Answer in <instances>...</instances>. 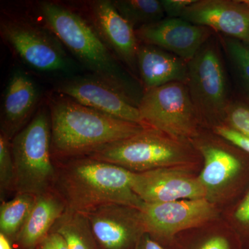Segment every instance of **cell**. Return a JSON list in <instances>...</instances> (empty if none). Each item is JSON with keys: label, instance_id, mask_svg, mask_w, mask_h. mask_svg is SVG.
<instances>
[{"label": "cell", "instance_id": "5b68a950", "mask_svg": "<svg viewBox=\"0 0 249 249\" xmlns=\"http://www.w3.org/2000/svg\"><path fill=\"white\" fill-rule=\"evenodd\" d=\"M191 142L202 158L198 178L205 199L222 212L245 193L249 163L243 150L213 132L204 130Z\"/></svg>", "mask_w": 249, "mask_h": 249}, {"label": "cell", "instance_id": "44dd1931", "mask_svg": "<svg viewBox=\"0 0 249 249\" xmlns=\"http://www.w3.org/2000/svg\"><path fill=\"white\" fill-rule=\"evenodd\" d=\"M52 231L65 237L70 249H101L84 214L67 209L54 224Z\"/></svg>", "mask_w": 249, "mask_h": 249}, {"label": "cell", "instance_id": "4dcf8cb0", "mask_svg": "<svg viewBox=\"0 0 249 249\" xmlns=\"http://www.w3.org/2000/svg\"><path fill=\"white\" fill-rule=\"evenodd\" d=\"M135 249H166L162 247L160 244L157 243L155 240H152L150 236L147 233L142 236L137 248Z\"/></svg>", "mask_w": 249, "mask_h": 249}, {"label": "cell", "instance_id": "2e32d148", "mask_svg": "<svg viewBox=\"0 0 249 249\" xmlns=\"http://www.w3.org/2000/svg\"><path fill=\"white\" fill-rule=\"evenodd\" d=\"M181 18L249 42V6L243 1L196 0Z\"/></svg>", "mask_w": 249, "mask_h": 249}, {"label": "cell", "instance_id": "d6a6232c", "mask_svg": "<svg viewBox=\"0 0 249 249\" xmlns=\"http://www.w3.org/2000/svg\"><path fill=\"white\" fill-rule=\"evenodd\" d=\"M243 1L245 3V4H247L248 5V6H249V0H244Z\"/></svg>", "mask_w": 249, "mask_h": 249}, {"label": "cell", "instance_id": "6da1fadb", "mask_svg": "<svg viewBox=\"0 0 249 249\" xmlns=\"http://www.w3.org/2000/svg\"><path fill=\"white\" fill-rule=\"evenodd\" d=\"M49 109L52 156L58 160L85 157L149 127L107 115L61 94L51 100Z\"/></svg>", "mask_w": 249, "mask_h": 249}, {"label": "cell", "instance_id": "ac0fdd59", "mask_svg": "<svg viewBox=\"0 0 249 249\" xmlns=\"http://www.w3.org/2000/svg\"><path fill=\"white\" fill-rule=\"evenodd\" d=\"M137 62L145 91L173 82L186 83L188 63L163 49L139 44Z\"/></svg>", "mask_w": 249, "mask_h": 249}, {"label": "cell", "instance_id": "4fadbf2b", "mask_svg": "<svg viewBox=\"0 0 249 249\" xmlns=\"http://www.w3.org/2000/svg\"><path fill=\"white\" fill-rule=\"evenodd\" d=\"M199 173L187 168H163L133 173L132 189L146 204L205 198L204 188L198 178Z\"/></svg>", "mask_w": 249, "mask_h": 249}, {"label": "cell", "instance_id": "7c38bea8", "mask_svg": "<svg viewBox=\"0 0 249 249\" xmlns=\"http://www.w3.org/2000/svg\"><path fill=\"white\" fill-rule=\"evenodd\" d=\"M55 90L59 94L71 98L87 107L147 127L142 122L137 105L119 90L96 77H73L60 82Z\"/></svg>", "mask_w": 249, "mask_h": 249}, {"label": "cell", "instance_id": "8992f818", "mask_svg": "<svg viewBox=\"0 0 249 249\" xmlns=\"http://www.w3.org/2000/svg\"><path fill=\"white\" fill-rule=\"evenodd\" d=\"M15 193L38 196L54 189L56 168L52 152L49 109L40 108L11 141Z\"/></svg>", "mask_w": 249, "mask_h": 249}, {"label": "cell", "instance_id": "e0dca14e", "mask_svg": "<svg viewBox=\"0 0 249 249\" xmlns=\"http://www.w3.org/2000/svg\"><path fill=\"white\" fill-rule=\"evenodd\" d=\"M39 91L30 76L16 70L5 89L1 113V134L12 141L27 124L38 103Z\"/></svg>", "mask_w": 249, "mask_h": 249}, {"label": "cell", "instance_id": "4316f807", "mask_svg": "<svg viewBox=\"0 0 249 249\" xmlns=\"http://www.w3.org/2000/svg\"><path fill=\"white\" fill-rule=\"evenodd\" d=\"M227 48L249 93V49L235 40L227 41Z\"/></svg>", "mask_w": 249, "mask_h": 249}, {"label": "cell", "instance_id": "5bb4252c", "mask_svg": "<svg viewBox=\"0 0 249 249\" xmlns=\"http://www.w3.org/2000/svg\"><path fill=\"white\" fill-rule=\"evenodd\" d=\"M142 44L165 49L188 63L211 36L210 28L196 25L182 18H167L135 30Z\"/></svg>", "mask_w": 249, "mask_h": 249}, {"label": "cell", "instance_id": "ffe728a7", "mask_svg": "<svg viewBox=\"0 0 249 249\" xmlns=\"http://www.w3.org/2000/svg\"><path fill=\"white\" fill-rule=\"evenodd\" d=\"M166 249H242L238 237L222 217L180 232Z\"/></svg>", "mask_w": 249, "mask_h": 249}, {"label": "cell", "instance_id": "603a6c76", "mask_svg": "<svg viewBox=\"0 0 249 249\" xmlns=\"http://www.w3.org/2000/svg\"><path fill=\"white\" fill-rule=\"evenodd\" d=\"M116 10L134 29L162 20L165 12L158 0H116Z\"/></svg>", "mask_w": 249, "mask_h": 249}, {"label": "cell", "instance_id": "30bf717a", "mask_svg": "<svg viewBox=\"0 0 249 249\" xmlns=\"http://www.w3.org/2000/svg\"><path fill=\"white\" fill-rule=\"evenodd\" d=\"M0 32L29 67L42 72L65 71L70 62L60 40L41 28L18 19L1 21Z\"/></svg>", "mask_w": 249, "mask_h": 249}, {"label": "cell", "instance_id": "83f0119b", "mask_svg": "<svg viewBox=\"0 0 249 249\" xmlns=\"http://www.w3.org/2000/svg\"><path fill=\"white\" fill-rule=\"evenodd\" d=\"M212 132L249 154V139L237 133L233 129L222 124L213 127Z\"/></svg>", "mask_w": 249, "mask_h": 249}, {"label": "cell", "instance_id": "7402d4cb", "mask_svg": "<svg viewBox=\"0 0 249 249\" xmlns=\"http://www.w3.org/2000/svg\"><path fill=\"white\" fill-rule=\"evenodd\" d=\"M36 199L34 195L20 193L11 200L1 202L0 233L8 237L14 245L31 213Z\"/></svg>", "mask_w": 249, "mask_h": 249}, {"label": "cell", "instance_id": "d4e9b609", "mask_svg": "<svg viewBox=\"0 0 249 249\" xmlns=\"http://www.w3.org/2000/svg\"><path fill=\"white\" fill-rule=\"evenodd\" d=\"M16 172L11 141L0 134V192L2 196L6 193L15 192Z\"/></svg>", "mask_w": 249, "mask_h": 249}, {"label": "cell", "instance_id": "52a82bcc", "mask_svg": "<svg viewBox=\"0 0 249 249\" xmlns=\"http://www.w3.org/2000/svg\"><path fill=\"white\" fill-rule=\"evenodd\" d=\"M138 108L145 126L173 138L191 142L204 130L186 83L173 82L144 91Z\"/></svg>", "mask_w": 249, "mask_h": 249}, {"label": "cell", "instance_id": "7a4b0ae2", "mask_svg": "<svg viewBox=\"0 0 249 249\" xmlns=\"http://www.w3.org/2000/svg\"><path fill=\"white\" fill-rule=\"evenodd\" d=\"M54 189L67 209L82 214L118 204L140 209L142 199L132 189L133 173L118 165L88 157L58 160Z\"/></svg>", "mask_w": 249, "mask_h": 249}, {"label": "cell", "instance_id": "9c48e42d", "mask_svg": "<svg viewBox=\"0 0 249 249\" xmlns=\"http://www.w3.org/2000/svg\"><path fill=\"white\" fill-rule=\"evenodd\" d=\"M146 233L166 249L180 232L221 217V211L205 198L146 204L140 208Z\"/></svg>", "mask_w": 249, "mask_h": 249}, {"label": "cell", "instance_id": "8fae6325", "mask_svg": "<svg viewBox=\"0 0 249 249\" xmlns=\"http://www.w3.org/2000/svg\"><path fill=\"white\" fill-rule=\"evenodd\" d=\"M84 214L101 249H135L146 233L138 208L106 204Z\"/></svg>", "mask_w": 249, "mask_h": 249}, {"label": "cell", "instance_id": "9a60e30c", "mask_svg": "<svg viewBox=\"0 0 249 249\" xmlns=\"http://www.w3.org/2000/svg\"><path fill=\"white\" fill-rule=\"evenodd\" d=\"M87 11L90 22L109 50L129 68L135 70L139 45L135 29L119 14L113 1H90Z\"/></svg>", "mask_w": 249, "mask_h": 249}, {"label": "cell", "instance_id": "277c9868", "mask_svg": "<svg viewBox=\"0 0 249 249\" xmlns=\"http://www.w3.org/2000/svg\"><path fill=\"white\" fill-rule=\"evenodd\" d=\"M85 157L134 173L163 168H187L199 172L202 167V158L192 142L173 138L151 127Z\"/></svg>", "mask_w": 249, "mask_h": 249}, {"label": "cell", "instance_id": "d6986e66", "mask_svg": "<svg viewBox=\"0 0 249 249\" xmlns=\"http://www.w3.org/2000/svg\"><path fill=\"white\" fill-rule=\"evenodd\" d=\"M66 211L65 201L55 189L36 196L31 213L14 242V249L37 248Z\"/></svg>", "mask_w": 249, "mask_h": 249}, {"label": "cell", "instance_id": "f1b7e54d", "mask_svg": "<svg viewBox=\"0 0 249 249\" xmlns=\"http://www.w3.org/2000/svg\"><path fill=\"white\" fill-rule=\"evenodd\" d=\"M196 0H161L162 7L168 18H181L187 8Z\"/></svg>", "mask_w": 249, "mask_h": 249}, {"label": "cell", "instance_id": "484cf974", "mask_svg": "<svg viewBox=\"0 0 249 249\" xmlns=\"http://www.w3.org/2000/svg\"><path fill=\"white\" fill-rule=\"evenodd\" d=\"M222 124L249 139V108L240 103L229 104Z\"/></svg>", "mask_w": 249, "mask_h": 249}, {"label": "cell", "instance_id": "836d02e7", "mask_svg": "<svg viewBox=\"0 0 249 249\" xmlns=\"http://www.w3.org/2000/svg\"><path fill=\"white\" fill-rule=\"evenodd\" d=\"M37 249V248H36V249Z\"/></svg>", "mask_w": 249, "mask_h": 249}, {"label": "cell", "instance_id": "cb8c5ba5", "mask_svg": "<svg viewBox=\"0 0 249 249\" xmlns=\"http://www.w3.org/2000/svg\"><path fill=\"white\" fill-rule=\"evenodd\" d=\"M221 217L235 232L242 249H249V187L235 202L222 210Z\"/></svg>", "mask_w": 249, "mask_h": 249}, {"label": "cell", "instance_id": "f546056e", "mask_svg": "<svg viewBox=\"0 0 249 249\" xmlns=\"http://www.w3.org/2000/svg\"><path fill=\"white\" fill-rule=\"evenodd\" d=\"M38 249H70L65 237L58 232L51 231L37 247Z\"/></svg>", "mask_w": 249, "mask_h": 249}, {"label": "cell", "instance_id": "ba28073f", "mask_svg": "<svg viewBox=\"0 0 249 249\" xmlns=\"http://www.w3.org/2000/svg\"><path fill=\"white\" fill-rule=\"evenodd\" d=\"M186 85L203 125L223 124L228 103L225 72L214 45H206L188 63Z\"/></svg>", "mask_w": 249, "mask_h": 249}, {"label": "cell", "instance_id": "1f68e13d", "mask_svg": "<svg viewBox=\"0 0 249 249\" xmlns=\"http://www.w3.org/2000/svg\"><path fill=\"white\" fill-rule=\"evenodd\" d=\"M14 244L8 237L0 233V249H14Z\"/></svg>", "mask_w": 249, "mask_h": 249}, {"label": "cell", "instance_id": "3957f363", "mask_svg": "<svg viewBox=\"0 0 249 249\" xmlns=\"http://www.w3.org/2000/svg\"><path fill=\"white\" fill-rule=\"evenodd\" d=\"M39 11L49 30L91 73L139 106L138 87L124 71L91 23L70 8L42 1Z\"/></svg>", "mask_w": 249, "mask_h": 249}]
</instances>
